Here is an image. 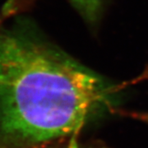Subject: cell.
Segmentation results:
<instances>
[{
	"label": "cell",
	"instance_id": "obj_1",
	"mask_svg": "<svg viewBox=\"0 0 148 148\" xmlns=\"http://www.w3.org/2000/svg\"><path fill=\"white\" fill-rule=\"evenodd\" d=\"M112 86L20 16L0 26V147L48 148L110 106Z\"/></svg>",
	"mask_w": 148,
	"mask_h": 148
},
{
	"label": "cell",
	"instance_id": "obj_2",
	"mask_svg": "<svg viewBox=\"0 0 148 148\" xmlns=\"http://www.w3.org/2000/svg\"><path fill=\"white\" fill-rule=\"evenodd\" d=\"M87 22L94 24L101 16L104 0H68Z\"/></svg>",
	"mask_w": 148,
	"mask_h": 148
},
{
	"label": "cell",
	"instance_id": "obj_3",
	"mask_svg": "<svg viewBox=\"0 0 148 148\" xmlns=\"http://www.w3.org/2000/svg\"><path fill=\"white\" fill-rule=\"evenodd\" d=\"M16 2H17V0H7L3 8V12L4 14H8L12 11H13V8H15L14 6L16 3Z\"/></svg>",
	"mask_w": 148,
	"mask_h": 148
},
{
	"label": "cell",
	"instance_id": "obj_4",
	"mask_svg": "<svg viewBox=\"0 0 148 148\" xmlns=\"http://www.w3.org/2000/svg\"><path fill=\"white\" fill-rule=\"evenodd\" d=\"M141 78L144 80H148V67L146 69L145 72L143 73L142 77H141Z\"/></svg>",
	"mask_w": 148,
	"mask_h": 148
}]
</instances>
